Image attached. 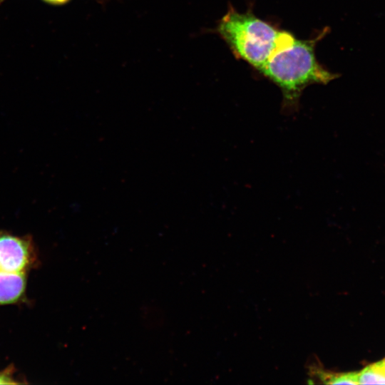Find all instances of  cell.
I'll return each mask as SVG.
<instances>
[{"mask_svg":"<svg viewBox=\"0 0 385 385\" xmlns=\"http://www.w3.org/2000/svg\"><path fill=\"white\" fill-rule=\"evenodd\" d=\"M320 379L329 384H358L357 372L327 373L319 372Z\"/></svg>","mask_w":385,"mask_h":385,"instance_id":"6","label":"cell"},{"mask_svg":"<svg viewBox=\"0 0 385 385\" xmlns=\"http://www.w3.org/2000/svg\"><path fill=\"white\" fill-rule=\"evenodd\" d=\"M384 361H385V359H384Z\"/></svg>","mask_w":385,"mask_h":385,"instance_id":"10","label":"cell"},{"mask_svg":"<svg viewBox=\"0 0 385 385\" xmlns=\"http://www.w3.org/2000/svg\"><path fill=\"white\" fill-rule=\"evenodd\" d=\"M358 384H385L384 359L373 363L357 372Z\"/></svg>","mask_w":385,"mask_h":385,"instance_id":"5","label":"cell"},{"mask_svg":"<svg viewBox=\"0 0 385 385\" xmlns=\"http://www.w3.org/2000/svg\"><path fill=\"white\" fill-rule=\"evenodd\" d=\"M26 274L0 272V305L16 302L26 289Z\"/></svg>","mask_w":385,"mask_h":385,"instance_id":"4","label":"cell"},{"mask_svg":"<svg viewBox=\"0 0 385 385\" xmlns=\"http://www.w3.org/2000/svg\"><path fill=\"white\" fill-rule=\"evenodd\" d=\"M33 261V248L27 237L0 232V272L25 273Z\"/></svg>","mask_w":385,"mask_h":385,"instance_id":"3","label":"cell"},{"mask_svg":"<svg viewBox=\"0 0 385 385\" xmlns=\"http://www.w3.org/2000/svg\"><path fill=\"white\" fill-rule=\"evenodd\" d=\"M42 1L51 5H63L68 3L70 0H42Z\"/></svg>","mask_w":385,"mask_h":385,"instance_id":"8","label":"cell"},{"mask_svg":"<svg viewBox=\"0 0 385 385\" xmlns=\"http://www.w3.org/2000/svg\"><path fill=\"white\" fill-rule=\"evenodd\" d=\"M216 30L236 57L257 71L276 49L284 32L250 11L240 13L232 7L220 19Z\"/></svg>","mask_w":385,"mask_h":385,"instance_id":"2","label":"cell"},{"mask_svg":"<svg viewBox=\"0 0 385 385\" xmlns=\"http://www.w3.org/2000/svg\"><path fill=\"white\" fill-rule=\"evenodd\" d=\"M6 373H0V384H16V381Z\"/></svg>","mask_w":385,"mask_h":385,"instance_id":"7","label":"cell"},{"mask_svg":"<svg viewBox=\"0 0 385 385\" xmlns=\"http://www.w3.org/2000/svg\"><path fill=\"white\" fill-rule=\"evenodd\" d=\"M4 0H0V4L4 1Z\"/></svg>","mask_w":385,"mask_h":385,"instance_id":"9","label":"cell"},{"mask_svg":"<svg viewBox=\"0 0 385 385\" xmlns=\"http://www.w3.org/2000/svg\"><path fill=\"white\" fill-rule=\"evenodd\" d=\"M325 29L314 38L302 40L284 31L276 49L258 71L276 84L283 96L286 110H295L302 91L312 84H327L339 75L322 66L315 55L317 43Z\"/></svg>","mask_w":385,"mask_h":385,"instance_id":"1","label":"cell"}]
</instances>
